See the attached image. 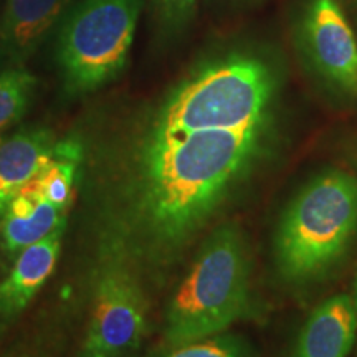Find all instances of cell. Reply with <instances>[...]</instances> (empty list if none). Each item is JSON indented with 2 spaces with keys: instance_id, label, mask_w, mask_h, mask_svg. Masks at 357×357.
I'll use <instances>...</instances> for the list:
<instances>
[{
  "instance_id": "cell-1",
  "label": "cell",
  "mask_w": 357,
  "mask_h": 357,
  "mask_svg": "<svg viewBox=\"0 0 357 357\" xmlns=\"http://www.w3.org/2000/svg\"><path fill=\"white\" fill-rule=\"evenodd\" d=\"M252 253L242 227L222 220L204 236L166 312L169 347L227 333L253 318Z\"/></svg>"
},
{
  "instance_id": "cell-2",
  "label": "cell",
  "mask_w": 357,
  "mask_h": 357,
  "mask_svg": "<svg viewBox=\"0 0 357 357\" xmlns=\"http://www.w3.org/2000/svg\"><path fill=\"white\" fill-rule=\"evenodd\" d=\"M357 235V177L342 169L312 177L281 213L273 236L276 273L291 288L318 284Z\"/></svg>"
},
{
  "instance_id": "cell-3",
  "label": "cell",
  "mask_w": 357,
  "mask_h": 357,
  "mask_svg": "<svg viewBox=\"0 0 357 357\" xmlns=\"http://www.w3.org/2000/svg\"><path fill=\"white\" fill-rule=\"evenodd\" d=\"M278 78L261 58L230 55L177 84L149 123L162 128L243 126L275 116Z\"/></svg>"
},
{
  "instance_id": "cell-4",
  "label": "cell",
  "mask_w": 357,
  "mask_h": 357,
  "mask_svg": "<svg viewBox=\"0 0 357 357\" xmlns=\"http://www.w3.org/2000/svg\"><path fill=\"white\" fill-rule=\"evenodd\" d=\"M142 0H83L58 37L66 93L84 95L109 83L128 61Z\"/></svg>"
},
{
  "instance_id": "cell-5",
  "label": "cell",
  "mask_w": 357,
  "mask_h": 357,
  "mask_svg": "<svg viewBox=\"0 0 357 357\" xmlns=\"http://www.w3.org/2000/svg\"><path fill=\"white\" fill-rule=\"evenodd\" d=\"M146 331L141 275L119 253L102 248L91 318L78 357H132Z\"/></svg>"
},
{
  "instance_id": "cell-6",
  "label": "cell",
  "mask_w": 357,
  "mask_h": 357,
  "mask_svg": "<svg viewBox=\"0 0 357 357\" xmlns=\"http://www.w3.org/2000/svg\"><path fill=\"white\" fill-rule=\"evenodd\" d=\"M300 40L316 73L337 93L357 100V40L337 0H310Z\"/></svg>"
},
{
  "instance_id": "cell-7",
  "label": "cell",
  "mask_w": 357,
  "mask_h": 357,
  "mask_svg": "<svg viewBox=\"0 0 357 357\" xmlns=\"http://www.w3.org/2000/svg\"><path fill=\"white\" fill-rule=\"evenodd\" d=\"M356 333L357 312L352 293L326 298L301 326L289 357H349Z\"/></svg>"
},
{
  "instance_id": "cell-8",
  "label": "cell",
  "mask_w": 357,
  "mask_h": 357,
  "mask_svg": "<svg viewBox=\"0 0 357 357\" xmlns=\"http://www.w3.org/2000/svg\"><path fill=\"white\" fill-rule=\"evenodd\" d=\"M65 229L66 218L47 236L25 247L13 258L10 270L0 281V319L7 321L19 316L53 273Z\"/></svg>"
},
{
  "instance_id": "cell-9",
  "label": "cell",
  "mask_w": 357,
  "mask_h": 357,
  "mask_svg": "<svg viewBox=\"0 0 357 357\" xmlns=\"http://www.w3.org/2000/svg\"><path fill=\"white\" fill-rule=\"evenodd\" d=\"M55 134L45 128H24L0 134V220L17 194L53 158Z\"/></svg>"
},
{
  "instance_id": "cell-10",
  "label": "cell",
  "mask_w": 357,
  "mask_h": 357,
  "mask_svg": "<svg viewBox=\"0 0 357 357\" xmlns=\"http://www.w3.org/2000/svg\"><path fill=\"white\" fill-rule=\"evenodd\" d=\"M66 208L45 197L32 178L0 220V255L3 260L12 261L25 247L50 234L66 218Z\"/></svg>"
},
{
  "instance_id": "cell-11",
  "label": "cell",
  "mask_w": 357,
  "mask_h": 357,
  "mask_svg": "<svg viewBox=\"0 0 357 357\" xmlns=\"http://www.w3.org/2000/svg\"><path fill=\"white\" fill-rule=\"evenodd\" d=\"M65 3L66 0H7L0 22V61L20 68L55 25Z\"/></svg>"
},
{
  "instance_id": "cell-12",
  "label": "cell",
  "mask_w": 357,
  "mask_h": 357,
  "mask_svg": "<svg viewBox=\"0 0 357 357\" xmlns=\"http://www.w3.org/2000/svg\"><path fill=\"white\" fill-rule=\"evenodd\" d=\"M35 84L37 79L24 68H7L0 73V134L24 116Z\"/></svg>"
},
{
  "instance_id": "cell-13",
  "label": "cell",
  "mask_w": 357,
  "mask_h": 357,
  "mask_svg": "<svg viewBox=\"0 0 357 357\" xmlns=\"http://www.w3.org/2000/svg\"><path fill=\"white\" fill-rule=\"evenodd\" d=\"M164 357H257V354L247 339L222 333L189 344L171 347Z\"/></svg>"
},
{
  "instance_id": "cell-14",
  "label": "cell",
  "mask_w": 357,
  "mask_h": 357,
  "mask_svg": "<svg viewBox=\"0 0 357 357\" xmlns=\"http://www.w3.org/2000/svg\"><path fill=\"white\" fill-rule=\"evenodd\" d=\"M159 32L176 37L194 19L197 0H149Z\"/></svg>"
},
{
  "instance_id": "cell-15",
  "label": "cell",
  "mask_w": 357,
  "mask_h": 357,
  "mask_svg": "<svg viewBox=\"0 0 357 357\" xmlns=\"http://www.w3.org/2000/svg\"><path fill=\"white\" fill-rule=\"evenodd\" d=\"M352 296H354V303H356V312H357V278H356V283H354V293H352ZM352 357H357V333H356V342H354V347H352Z\"/></svg>"
}]
</instances>
